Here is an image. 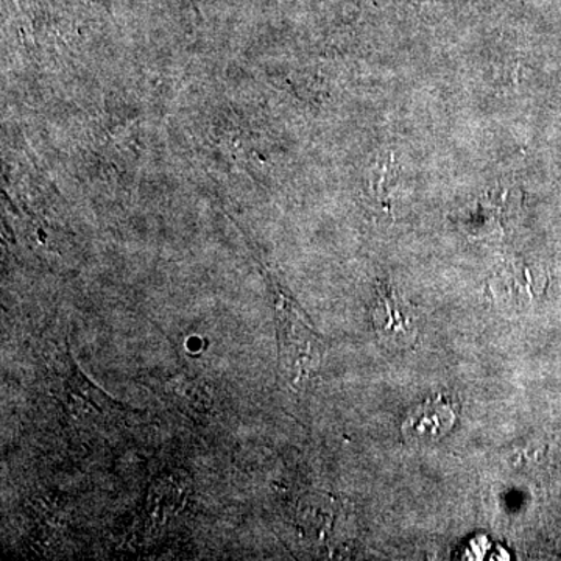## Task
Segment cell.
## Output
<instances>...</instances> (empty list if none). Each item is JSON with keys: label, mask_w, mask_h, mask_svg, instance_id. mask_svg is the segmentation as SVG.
Wrapping results in <instances>:
<instances>
[{"label": "cell", "mask_w": 561, "mask_h": 561, "mask_svg": "<svg viewBox=\"0 0 561 561\" xmlns=\"http://www.w3.org/2000/svg\"><path fill=\"white\" fill-rule=\"evenodd\" d=\"M181 493L175 483L171 481L154 483L149 500V523L150 526H160L168 523L169 516L179 511Z\"/></svg>", "instance_id": "obj_3"}, {"label": "cell", "mask_w": 561, "mask_h": 561, "mask_svg": "<svg viewBox=\"0 0 561 561\" xmlns=\"http://www.w3.org/2000/svg\"><path fill=\"white\" fill-rule=\"evenodd\" d=\"M456 419V402L438 397L419 405L402 424V432L413 440H435L451 430Z\"/></svg>", "instance_id": "obj_2"}, {"label": "cell", "mask_w": 561, "mask_h": 561, "mask_svg": "<svg viewBox=\"0 0 561 561\" xmlns=\"http://www.w3.org/2000/svg\"><path fill=\"white\" fill-rule=\"evenodd\" d=\"M394 179H397V171H394L393 162L389 161L381 165L378 180H376V194L386 202L390 197V192L394 187Z\"/></svg>", "instance_id": "obj_5"}, {"label": "cell", "mask_w": 561, "mask_h": 561, "mask_svg": "<svg viewBox=\"0 0 561 561\" xmlns=\"http://www.w3.org/2000/svg\"><path fill=\"white\" fill-rule=\"evenodd\" d=\"M276 309L280 365L291 381L300 382L319 365L320 339L313 334L300 309L291 305L284 295H279Z\"/></svg>", "instance_id": "obj_1"}, {"label": "cell", "mask_w": 561, "mask_h": 561, "mask_svg": "<svg viewBox=\"0 0 561 561\" xmlns=\"http://www.w3.org/2000/svg\"><path fill=\"white\" fill-rule=\"evenodd\" d=\"M171 391L173 400L180 405L183 411L191 409L192 412H205L209 408L210 401L206 391L201 389L197 383L192 382L191 379L179 378L173 379L168 386Z\"/></svg>", "instance_id": "obj_4"}]
</instances>
